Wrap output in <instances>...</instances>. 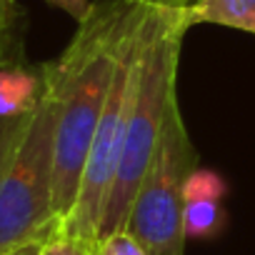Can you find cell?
Segmentation results:
<instances>
[{
  "mask_svg": "<svg viewBox=\"0 0 255 255\" xmlns=\"http://www.w3.org/2000/svg\"><path fill=\"white\" fill-rule=\"evenodd\" d=\"M180 13L188 30L195 25H223L255 35V0H195Z\"/></svg>",
  "mask_w": 255,
  "mask_h": 255,
  "instance_id": "ba28073f",
  "label": "cell"
},
{
  "mask_svg": "<svg viewBox=\"0 0 255 255\" xmlns=\"http://www.w3.org/2000/svg\"><path fill=\"white\" fill-rule=\"evenodd\" d=\"M163 3L175 5V8H188V5H193V3H195V0H163Z\"/></svg>",
  "mask_w": 255,
  "mask_h": 255,
  "instance_id": "9a60e30c",
  "label": "cell"
},
{
  "mask_svg": "<svg viewBox=\"0 0 255 255\" xmlns=\"http://www.w3.org/2000/svg\"><path fill=\"white\" fill-rule=\"evenodd\" d=\"M225 183L218 173L195 168L185 183V238H213L223 230Z\"/></svg>",
  "mask_w": 255,
  "mask_h": 255,
  "instance_id": "8992f818",
  "label": "cell"
},
{
  "mask_svg": "<svg viewBox=\"0 0 255 255\" xmlns=\"http://www.w3.org/2000/svg\"><path fill=\"white\" fill-rule=\"evenodd\" d=\"M40 255H98V253L93 245L83 243L80 238H75L65 230H58L53 238L45 240Z\"/></svg>",
  "mask_w": 255,
  "mask_h": 255,
  "instance_id": "30bf717a",
  "label": "cell"
},
{
  "mask_svg": "<svg viewBox=\"0 0 255 255\" xmlns=\"http://www.w3.org/2000/svg\"><path fill=\"white\" fill-rule=\"evenodd\" d=\"M198 168V150L188 135L178 100L125 220L148 255H185V183Z\"/></svg>",
  "mask_w": 255,
  "mask_h": 255,
  "instance_id": "277c9868",
  "label": "cell"
},
{
  "mask_svg": "<svg viewBox=\"0 0 255 255\" xmlns=\"http://www.w3.org/2000/svg\"><path fill=\"white\" fill-rule=\"evenodd\" d=\"M25 18L18 0H0V65L25 63L23 58Z\"/></svg>",
  "mask_w": 255,
  "mask_h": 255,
  "instance_id": "9c48e42d",
  "label": "cell"
},
{
  "mask_svg": "<svg viewBox=\"0 0 255 255\" xmlns=\"http://www.w3.org/2000/svg\"><path fill=\"white\" fill-rule=\"evenodd\" d=\"M45 93L43 65L28 63L0 65V123L25 120Z\"/></svg>",
  "mask_w": 255,
  "mask_h": 255,
  "instance_id": "52a82bcc",
  "label": "cell"
},
{
  "mask_svg": "<svg viewBox=\"0 0 255 255\" xmlns=\"http://www.w3.org/2000/svg\"><path fill=\"white\" fill-rule=\"evenodd\" d=\"M150 0H135V8L130 13V20L125 25L120 50H118V65L113 75V85L108 93V103L103 108V118L95 130V140L83 170V183L78 193L75 210L63 228L65 233L80 238L83 243L98 248V230L100 220L118 175L120 165V153H123V140H125V123H128V110H130V85H133V65L138 55V43H140V30L145 23Z\"/></svg>",
  "mask_w": 255,
  "mask_h": 255,
  "instance_id": "5b68a950",
  "label": "cell"
},
{
  "mask_svg": "<svg viewBox=\"0 0 255 255\" xmlns=\"http://www.w3.org/2000/svg\"><path fill=\"white\" fill-rule=\"evenodd\" d=\"M45 3L53 5V8H58V10H63V13H68L75 20H83L88 15L90 5H93L90 0H45Z\"/></svg>",
  "mask_w": 255,
  "mask_h": 255,
  "instance_id": "4fadbf2b",
  "label": "cell"
},
{
  "mask_svg": "<svg viewBox=\"0 0 255 255\" xmlns=\"http://www.w3.org/2000/svg\"><path fill=\"white\" fill-rule=\"evenodd\" d=\"M55 100L45 93L0 173V255L58 233L55 220Z\"/></svg>",
  "mask_w": 255,
  "mask_h": 255,
  "instance_id": "3957f363",
  "label": "cell"
},
{
  "mask_svg": "<svg viewBox=\"0 0 255 255\" xmlns=\"http://www.w3.org/2000/svg\"><path fill=\"white\" fill-rule=\"evenodd\" d=\"M185 33L188 25L183 23L180 8L163 0H150L133 65L130 110L125 123L120 165L100 220L98 243L125 230L135 193L163 138L168 113L178 100V63Z\"/></svg>",
  "mask_w": 255,
  "mask_h": 255,
  "instance_id": "7a4b0ae2",
  "label": "cell"
},
{
  "mask_svg": "<svg viewBox=\"0 0 255 255\" xmlns=\"http://www.w3.org/2000/svg\"><path fill=\"white\" fill-rule=\"evenodd\" d=\"M98 255H148V250L130 235V233H113L108 238H103L95 248Z\"/></svg>",
  "mask_w": 255,
  "mask_h": 255,
  "instance_id": "8fae6325",
  "label": "cell"
},
{
  "mask_svg": "<svg viewBox=\"0 0 255 255\" xmlns=\"http://www.w3.org/2000/svg\"><path fill=\"white\" fill-rule=\"evenodd\" d=\"M43 245H45V243H30V245L15 248V250H10V253H5V255H40V253H43Z\"/></svg>",
  "mask_w": 255,
  "mask_h": 255,
  "instance_id": "5bb4252c",
  "label": "cell"
},
{
  "mask_svg": "<svg viewBox=\"0 0 255 255\" xmlns=\"http://www.w3.org/2000/svg\"><path fill=\"white\" fill-rule=\"evenodd\" d=\"M135 0H98L65 50L43 63L55 100V220L63 230L75 210L83 170L113 85L118 50Z\"/></svg>",
  "mask_w": 255,
  "mask_h": 255,
  "instance_id": "6da1fadb",
  "label": "cell"
},
{
  "mask_svg": "<svg viewBox=\"0 0 255 255\" xmlns=\"http://www.w3.org/2000/svg\"><path fill=\"white\" fill-rule=\"evenodd\" d=\"M30 115H33V113H30ZM30 115H28V118H30ZM28 118H25V120H15V123H0V173H3V165H5V160L10 158V153H13V148H15L20 133H23V128H25V123H28Z\"/></svg>",
  "mask_w": 255,
  "mask_h": 255,
  "instance_id": "7c38bea8",
  "label": "cell"
}]
</instances>
